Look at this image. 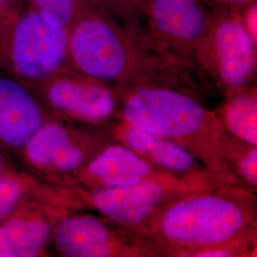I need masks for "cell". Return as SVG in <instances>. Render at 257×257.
I'll list each match as a JSON object with an SVG mask.
<instances>
[{
    "instance_id": "18",
    "label": "cell",
    "mask_w": 257,
    "mask_h": 257,
    "mask_svg": "<svg viewBox=\"0 0 257 257\" xmlns=\"http://www.w3.org/2000/svg\"><path fill=\"white\" fill-rule=\"evenodd\" d=\"M31 7L52 25L69 29L86 10L84 0H30Z\"/></svg>"
},
{
    "instance_id": "19",
    "label": "cell",
    "mask_w": 257,
    "mask_h": 257,
    "mask_svg": "<svg viewBox=\"0 0 257 257\" xmlns=\"http://www.w3.org/2000/svg\"><path fill=\"white\" fill-rule=\"evenodd\" d=\"M257 8L256 5H253L250 7L247 13V16L245 18V26L249 34V36L256 44L257 41Z\"/></svg>"
},
{
    "instance_id": "13",
    "label": "cell",
    "mask_w": 257,
    "mask_h": 257,
    "mask_svg": "<svg viewBox=\"0 0 257 257\" xmlns=\"http://www.w3.org/2000/svg\"><path fill=\"white\" fill-rule=\"evenodd\" d=\"M51 201H35L0 222V257L46 255L52 239Z\"/></svg>"
},
{
    "instance_id": "5",
    "label": "cell",
    "mask_w": 257,
    "mask_h": 257,
    "mask_svg": "<svg viewBox=\"0 0 257 257\" xmlns=\"http://www.w3.org/2000/svg\"><path fill=\"white\" fill-rule=\"evenodd\" d=\"M201 191L175 176L152 178L139 183L90 191L88 202L106 219L133 230L151 226L171 203Z\"/></svg>"
},
{
    "instance_id": "6",
    "label": "cell",
    "mask_w": 257,
    "mask_h": 257,
    "mask_svg": "<svg viewBox=\"0 0 257 257\" xmlns=\"http://www.w3.org/2000/svg\"><path fill=\"white\" fill-rule=\"evenodd\" d=\"M92 138L54 115L39 128L18 156L30 175L61 182L75 177L94 155Z\"/></svg>"
},
{
    "instance_id": "11",
    "label": "cell",
    "mask_w": 257,
    "mask_h": 257,
    "mask_svg": "<svg viewBox=\"0 0 257 257\" xmlns=\"http://www.w3.org/2000/svg\"><path fill=\"white\" fill-rule=\"evenodd\" d=\"M208 33L221 81L230 90L243 89L253 75L256 45L244 22L236 16L224 17Z\"/></svg>"
},
{
    "instance_id": "1",
    "label": "cell",
    "mask_w": 257,
    "mask_h": 257,
    "mask_svg": "<svg viewBox=\"0 0 257 257\" xmlns=\"http://www.w3.org/2000/svg\"><path fill=\"white\" fill-rule=\"evenodd\" d=\"M255 215L252 193L238 188H214L171 203L149 230L171 252L192 256L237 238L253 226Z\"/></svg>"
},
{
    "instance_id": "14",
    "label": "cell",
    "mask_w": 257,
    "mask_h": 257,
    "mask_svg": "<svg viewBox=\"0 0 257 257\" xmlns=\"http://www.w3.org/2000/svg\"><path fill=\"white\" fill-rule=\"evenodd\" d=\"M145 8L156 32L177 45L200 43L211 25L200 0H145Z\"/></svg>"
},
{
    "instance_id": "3",
    "label": "cell",
    "mask_w": 257,
    "mask_h": 257,
    "mask_svg": "<svg viewBox=\"0 0 257 257\" xmlns=\"http://www.w3.org/2000/svg\"><path fill=\"white\" fill-rule=\"evenodd\" d=\"M69 29L50 24L37 11L17 4L0 11V73L25 83L72 70Z\"/></svg>"
},
{
    "instance_id": "16",
    "label": "cell",
    "mask_w": 257,
    "mask_h": 257,
    "mask_svg": "<svg viewBox=\"0 0 257 257\" xmlns=\"http://www.w3.org/2000/svg\"><path fill=\"white\" fill-rule=\"evenodd\" d=\"M223 128L233 138L257 145V99L255 92H239L222 109Z\"/></svg>"
},
{
    "instance_id": "10",
    "label": "cell",
    "mask_w": 257,
    "mask_h": 257,
    "mask_svg": "<svg viewBox=\"0 0 257 257\" xmlns=\"http://www.w3.org/2000/svg\"><path fill=\"white\" fill-rule=\"evenodd\" d=\"M53 114L26 83L0 73V150L17 156Z\"/></svg>"
},
{
    "instance_id": "12",
    "label": "cell",
    "mask_w": 257,
    "mask_h": 257,
    "mask_svg": "<svg viewBox=\"0 0 257 257\" xmlns=\"http://www.w3.org/2000/svg\"><path fill=\"white\" fill-rule=\"evenodd\" d=\"M164 176L174 175L152 165L127 146L117 144L102 150L80 170L75 178L89 191H94L125 187Z\"/></svg>"
},
{
    "instance_id": "8",
    "label": "cell",
    "mask_w": 257,
    "mask_h": 257,
    "mask_svg": "<svg viewBox=\"0 0 257 257\" xmlns=\"http://www.w3.org/2000/svg\"><path fill=\"white\" fill-rule=\"evenodd\" d=\"M50 212L53 222L51 240L61 256H123L142 252L100 217L55 211V205L50 206Z\"/></svg>"
},
{
    "instance_id": "2",
    "label": "cell",
    "mask_w": 257,
    "mask_h": 257,
    "mask_svg": "<svg viewBox=\"0 0 257 257\" xmlns=\"http://www.w3.org/2000/svg\"><path fill=\"white\" fill-rule=\"evenodd\" d=\"M123 119L185 148L222 182L236 181L219 153L220 118L193 97L167 88H138L125 101Z\"/></svg>"
},
{
    "instance_id": "4",
    "label": "cell",
    "mask_w": 257,
    "mask_h": 257,
    "mask_svg": "<svg viewBox=\"0 0 257 257\" xmlns=\"http://www.w3.org/2000/svg\"><path fill=\"white\" fill-rule=\"evenodd\" d=\"M68 59L78 74L116 82L132 71L135 57L115 26L86 9L69 28Z\"/></svg>"
},
{
    "instance_id": "15",
    "label": "cell",
    "mask_w": 257,
    "mask_h": 257,
    "mask_svg": "<svg viewBox=\"0 0 257 257\" xmlns=\"http://www.w3.org/2000/svg\"><path fill=\"white\" fill-rule=\"evenodd\" d=\"M49 199V191L25 171L0 175V222L30 203Z\"/></svg>"
},
{
    "instance_id": "7",
    "label": "cell",
    "mask_w": 257,
    "mask_h": 257,
    "mask_svg": "<svg viewBox=\"0 0 257 257\" xmlns=\"http://www.w3.org/2000/svg\"><path fill=\"white\" fill-rule=\"evenodd\" d=\"M26 84L55 116L96 125L110 119L115 110V98L109 88L73 70Z\"/></svg>"
},
{
    "instance_id": "9",
    "label": "cell",
    "mask_w": 257,
    "mask_h": 257,
    "mask_svg": "<svg viewBox=\"0 0 257 257\" xmlns=\"http://www.w3.org/2000/svg\"><path fill=\"white\" fill-rule=\"evenodd\" d=\"M115 135L121 144L132 149L152 165L197 190L218 188L216 184L223 183L189 151L168 138L140 131L125 122L115 128Z\"/></svg>"
},
{
    "instance_id": "20",
    "label": "cell",
    "mask_w": 257,
    "mask_h": 257,
    "mask_svg": "<svg viewBox=\"0 0 257 257\" xmlns=\"http://www.w3.org/2000/svg\"><path fill=\"white\" fill-rule=\"evenodd\" d=\"M18 170H20V169L15 165V163L13 162L11 157L8 156V154H6L0 150V175L12 173V172H15Z\"/></svg>"
},
{
    "instance_id": "22",
    "label": "cell",
    "mask_w": 257,
    "mask_h": 257,
    "mask_svg": "<svg viewBox=\"0 0 257 257\" xmlns=\"http://www.w3.org/2000/svg\"><path fill=\"white\" fill-rule=\"evenodd\" d=\"M216 1H220L227 4H245L251 0H216Z\"/></svg>"
},
{
    "instance_id": "21",
    "label": "cell",
    "mask_w": 257,
    "mask_h": 257,
    "mask_svg": "<svg viewBox=\"0 0 257 257\" xmlns=\"http://www.w3.org/2000/svg\"><path fill=\"white\" fill-rule=\"evenodd\" d=\"M17 3V0H0V11L10 7L12 5H15Z\"/></svg>"
},
{
    "instance_id": "17",
    "label": "cell",
    "mask_w": 257,
    "mask_h": 257,
    "mask_svg": "<svg viewBox=\"0 0 257 257\" xmlns=\"http://www.w3.org/2000/svg\"><path fill=\"white\" fill-rule=\"evenodd\" d=\"M231 138L230 139L224 128L219 141L221 158L233 175V171H235L239 177L251 188L255 189L257 187L256 146L249 145L233 137Z\"/></svg>"
},
{
    "instance_id": "23",
    "label": "cell",
    "mask_w": 257,
    "mask_h": 257,
    "mask_svg": "<svg viewBox=\"0 0 257 257\" xmlns=\"http://www.w3.org/2000/svg\"><path fill=\"white\" fill-rule=\"evenodd\" d=\"M103 3H106V4H110V5H116L118 3L121 2H124L126 0H100Z\"/></svg>"
}]
</instances>
